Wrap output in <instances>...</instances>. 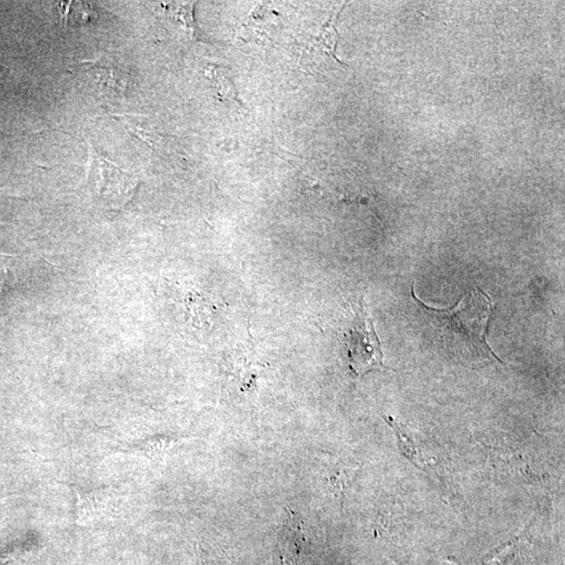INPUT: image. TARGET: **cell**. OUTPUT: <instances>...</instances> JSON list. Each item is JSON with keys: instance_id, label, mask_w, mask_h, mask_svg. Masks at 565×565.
Returning a JSON list of instances; mask_svg holds the SVG:
<instances>
[{"instance_id": "cell-1", "label": "cell", "mask_w": 565, "mask_h": 565, "mask_svg": "<svg viewBox=\"0 0 565 565\" xmlns=\"http://www.w3.org/2000/svg\"><path fill=\"white\" fill-rule=\"evenodd\" d=\"M416 304L427 315L444 346L455 354L495 359L502 362L488 345L487 333L493 309L489 295L475 287L455 306L434 309L416 297Z\"/></svg>"}, {"instance_id": "cell-2", "label": "cell", "mask_w": 565, "mask_h": 565, "mask_svg": "<svg viewBox=\"0 0 565 565\" xmlns=\"http://www.w3.org/2000/svg\"><path fill=\"white\" fill-rule=\"evenodd\" d=\"M353 315L344 332L349 367L355 377L385 369L383 353L371 315L362 300L353 306Z\"/></svg>"}, {"instance_id": "cell-3", "label": "cell", "mask_w": 565, "mask_h": 565, "mask_svg": "<svg viewBox=\"0 0 565 565\" xmlns=\"http://www.w3.org/2000/svg\"><path fill=\"white\" fill-rule=\"evenodd\" d=\"M87 146L90 149L89 181L94 194L112 206L129 203L137 190L138 178L120 169L92 144Z\"/></svg>"}, {"instance_id": "cell-4", "label": "cell", "mask_w": 565, "mask_h": 565, "mask_svg": "<svg viewBox=\"0 0 565 565\" xmlns=\"http://www.w3.org/2000/svg\"><path fill=\"white\" fill-rule=\"evenodd\" d=\"M120 124H123L132 136L137 137L160 157L168 159L183 160L184 154L179 150L177 140L153 122L149 118L139 114H120L114 116Z\"/></svg>"}, {"instance_id": "cell-5", "label": "cell", "mask_w": 565, "mask_h": 565, "mask_svg": "<svg viewBox=\"0 0 565 565\" xmlns=\"http://www.w3.org/2000/svg\"><path fill=\"white\" fill-rule=\"evenodd\" d=\"M77 522L80 524L96 523L113 514L119 503L114 488L76 489Z\"/></svg>"}, {"instance_id": "cell-6", "label": "cell", "mask_w": 565, "mask_h": 565, "mask_svg": "<svg viewBox=\"0 0 565 565\" xmlns=\"http://www.w3.org/2000/svg\"><path fill=\"white\" fill-rule=\"evenodd\" d=\"M338 38L334 20L331 18L314 37L305 43L302 62L311 65L315 64L316 60H321L327 56L338 60L334 55Z\"/></svg>"}, {"instance_id": "cell-7", "label": "cell", "mask_w": 565, "mask_h": 565, "mask_svg": "<svg viewBox=\"0 0 565 565\" xmlns=\"http://www.w3.org/2000/svg\"><path fill=\"white\" fill-rule=\"evenodd\" d=\"M358 466L352 467L344 462L329 463L320 470V480L322 485L331 490L332 494L340 496L348 482L351 480Z\"/></svg>"}, {"instance_id": "cell-8", "label": "cell", "mask_w": 565, "mask_h": 565, "mask_svg": "<svg viewBox=\"0 0 565 565\" xmlns=\"http://www.w3.org/2000/svg\"><path fill=\"white\" fill-rule=\"evenodd\" d=\"M206 75L210 79L216 96L225 102H234L238 106L244 107L238 98V92L235 91V84L227 75L224 66L211 64L206 67Z\"/></svg>"}]
</instances>
